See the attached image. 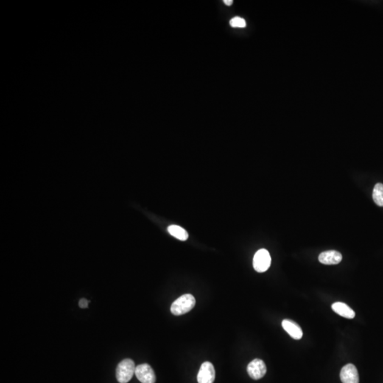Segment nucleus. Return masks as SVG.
Listing matches in <instances>:
<instances>
[{
	"label": "nucleus",
	"instance_id": "nucleus-13",
	"mask_svg": "<svg viewBox=\"0 0 383 383\" xmlns=\"http://www.w3.org/2000/svg\"><path fill=\"white\" fill-rule=\"evenodd\" d=\"M230 25L233 28H245L247 26V22L245 19L239 17H233L230 20Z\"/></svg>",
	"mask_w": 383,
	"mask_h": 383
},
{
	"label": "nucleus",
	"instance_id": "nucleus-6",
	"mask_svg": "<svg viewBox=\"0 0 383 383\" xmlns=\"http://www.w3.org/2000/svg\"><path fill=\"white\" fill-rule=\"evenodd\" d=\"M247 372L249 376L253 380H259L266 375L267 368L262 360L256 359L248 365Z\"/></svg>",
	"mask_w": 383,
	"mask_h": 383
},
{
	"label": "nucleus",
	"instance_id": "nucleus-4",
	"mask_svg": "<svg viewBox=\"0 0 383 383\" xmlns=\"http://www.w3.org/2000/svg\"><path fill=\"white\" fill-rule=\"evenodd\" d=\"M135 375L141 383H155L156 381L153 370L147 364H141L136 367Z\"/></svg>",
	"mask_w": 383,
	"mask_h": 383
},
{
	"label": "nucleus",
	"instance_id": "nucleus-12",
	"mask_svg": "<svg viewBox=\"0 0 383 383\" xmlns=\"http://www.w3.org/2000/svg\"><path fill=\"white\" fill-rule=\"evenodd\" d=\"M373 199L377 205L383 207V184L378 183L375 185Z\"/></svg>",
	"mask_w": 383,
	"mask_h": 383
},
{
	"label": "nucleus",
	"instance_id": "nucleus-3",
	"mask_svg": "<svg viewBox=\"0 0 383 383\" xmlns=\"http://www.w3.org/2000/svg\"><path fill=\"white\" fill-rule=\"evenodd\" d=\"M271 257L266 249H260L253 257V268L257 272H264L270 268Z\"/></svg>",
	"mask_w": 383,
	"mask_h": 383
},
{
	"label": "nucleus",
	"instance_id": "nucleus-10",
	"mask_svg": "<svg viewBox=\"0 0 383 383\" xmlns=\"http://www.w3.org/2000/svg\"><path fill=\"white\" fill-rule=\"evenodd\" d=\"M331 308H332L334 312H336L339 315L342 316L344 318L353 319L355 317V315H356L355 311L345 303L338 302V303L333 304Z\"/></svg>",
	"mask_w": 383,
	"mask_h": 383
},
{
	"label": "nucleus",
	"instance_id": "nucleus-8",
	"mask_svg": "<svg viewBox=\"0 0 383 383\" xmlns=\"http://www.w3.org/2000/svg\"><path fill=\"white\" fill-rule=\"evenodd\" d=\"M282 326L292 339L300 340L303 338V332L301 327L293 321L285 319L282 322Z\"/></svg>",
	"mask_w": 383,
	"mask_h": 383
},
{
	"label": "nucleus",
	"instance_id": "nucleus-9",
	"mask_svg": "<svg viewBox=\"0 0 383 383\" xmlns=\"http://www.w3.org/2000/svg\"><path fill=\"white\" fill-rule=\"evenodd\" d=\"M319 261L321 264L325 265L339 264L342 261V255L336 250H327L320 253Z\"/></svg>",
	"mask_w": 383,
	"mask_h": 383
},
{
	"label": "nucleus",
	"instance_id": "nucleus-5",
	"mask_svg": "<svg viewBox=\"0 0 383 383\" xmlns=\"http://www.w3.org/2000/svg\"><path fill=\"white\" fill-rule=\"evenodd\" d=\"M215 380V370L210 362H205L201 365L197 381L198 383H214Z\"/></svg>",
	"mask_w": 383,
	"mask_h": 383
},
{
	"label": "nucleus",
	"instance_id": "nucleus-2",
	"mask_svg": "<svg viewBox=\"0 0 383 383\" xmlns=\"http://www.w3.org/2000/svg\"><path fill=\"white\" fill-rule=\"evenodd\" d=\"M136 367L132 359H124L118 365L116 370V377L119 383H127L135 374Z\"/></svg>",
	"mask_w": 383,
	"mask_h": 383
},
{
	"label": "nucleus",
	"instance_id": "nucleus-1",
	"mask_svg": "<svg viewBox=\"0 0 383 383\" xmlns=\"http://www.w3.org/2000/svg\"><path fill=\"white\" fill-rule=\"evenodd\" d=\"M196 300L194 296L185 294L177 298L171 305V313L175 316L183 315L189 312L195 306Z\"/></svg>",
	"mask_w": 383,
	"mask_h": 383
},
{
	"label": "nucleus",
	"instance_id": "nucleus-14",
	"mask_svg": "<svg viewBox=\"0 0 383 383\" xmlns=\"http://www.w3.org/2000/svg\"><path fill=\"white\" fill-rule=\"evenodd\" d=\"M88 303L89 302L86 300V299H81L80 302H79V306H80V308L85 309V308L88 307Z\"/></svg>",
	"mask_w": 383,
	"mask_h": 383
},
{
	"label": "nucleus",
	"instance_id": "nucleus-15",
	"mask_svg": "<svg viewBox=\"0 0 383 383\" xmlns=\"http://www.w3.org/2000/svg\"><path fill=\"white\" fill-rule=\"evenodd\" d=\"M224 3L226 5L231 6L232 3H233V1H232V0H224Z\"/></svg>",
	"mask_w": 383,
	"mask_h": 383
},
{
	"label": "nucleus",
	"instance_id": "nucleus-11",
	"mask_svg": "<svg viewBox=\"0 0 383 383\" xmlns=\"http://www.w3.org/2000/svg\"><path fill=\"white\" fill-rule=\"evenodd\" d=\"M168 231L171 236L180 241H186L188 239V233L186 230L177 225H171L168 227Z\"/></svg>",
	"mask_w": 383,
	"mask_h": 383
},
{
	"label": "nucleus",
	"instance_id": "nucleus-7",
	"mask_svg": "<svg viewBox=\"0 0 383 383\" xmlns=\"http://www.w3.org/2000/svg\"><path fill=\"white\" fill-rule=\"evenodd\" d=\"M340 378L342 383H359V375L357 368L353 364L345 365L341 370Z\"/></svg>",
	"mask_w": 383,
	"mask_h": 383
}]
</instances>
